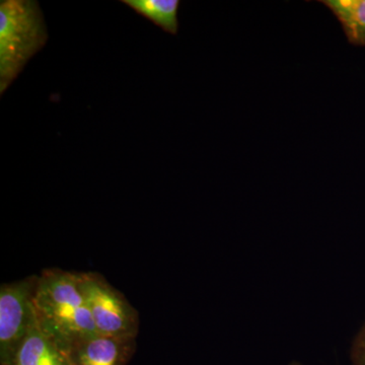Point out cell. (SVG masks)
Returning a JSON list of instances; mask_svg holds the SVG:
<instances>
[{
	"mask_svg": "<svg viewBox=\"0 0 365 365\" xmlns=\"http://www.w3.org/2000/svg\"><path fill=\"white\" fill-rule=\"evenodd\" d=\"M41 330L66 353L76 343L98 335L78 285V273L47 269L34 294Z\"/></svg>",
	"mask_w": 365,
	"mask_h": 365,
	"instance_id": "cell-1",
	"label": "cell"
},
{
	"mask_svg": "<svg viewBox=\"0 0 365 365\" xmlns=\"http://www.w3.org/2000/svg\"><path fill=\"white\" fill-rule=\"evenodd\" d=\"M48 30L39 2H0V93L11 86L26 63L45 47Z\"/></svg>",
	"mask_w": 365,
	"mask_h": 365,
	"instance_id": "cell-2",
	"label": "cell"
},
{
	"mask_svg": "<svg viewBox=\"0 0 365 365\" xmlns=\"http://www.w3.org/2000/svg\"><path fill=\"white\" fill-rule=\"evenodd\" d=\"M78 279L98 335L137 337L138 312L119 290L98 273H78Z\"/></svg>",
	"mask_w": 365,
	"mask_h": 365,
	"instance_id": "cell-3",
	"label": "cell"
},
{
	"mask_svg": "<svg viewBox=\"0 0 365 365\" xmlns=\"http://www.w3.org/2000/svg\"><path fill=\"white\" fill-rule=\"evenodd\" d=\"M38 276L0 287V365H14L26 336L37 323L34 294Z\"/></svg>",
	"mask_w": 365,
	"mask_h": 365,
	"instance_id": "cell-4",
	"label": "cell"
},
{
	"mask_svg": "<svg viewBox=\"0 0 365 365\" xmlns=\"http://www.w3.org/2000/svg\"><path fill=\"white\" fill-rule=\"evenodd\" d=\"M136 350V338L97 335L76 343L67 353L71 365H127Z\"/></svg>",
	"mask_w": 365,
	"mask_h": 365,
	"instance_id": "cell-5",
	"label": "cell"
},
{
	"mask_svg": "<svg viewBox=\"0 0 365 365\" xmlns=\"http://www.w3.org/2000/svg\"><path fill=\"white\" fill-rule=\"evenodd\" d=\"M14 365H71V362L68 354L36 323L21 345Z\"/></svg>",
	"mask_w": 365,
	"mask_h": 365,
	"instance_id": "cell-6",
	"label": "cell"
},
{
	"mask_svg": "<svg viewBox=\"0 0 365 365\" xmlns=\"http://www.w3.org/2000/svg\"><path fill=\"white\" fill-rule=\"evenodd\" d=\"M340 21L349 43L365 46V0H324Z\"/></svg>",
	"mask_w": 365,
	"mask_h": 365,
	"instance_id": "cell-7",
	"label": "cell"
},
{
	"mask_svg": "<svg viewBox=\"0 0 365 365\" xmlns=\"http://www.w3.org/2000/svg\"><path fill=\"white\" fill-rule=\"evenodd\" d=\"M121 2L160 26L165 32L177 35L179 30V0H122Z\"/></svg>",
	"mask_w": 365,
	"mask_h": 365,
	"instance_id": "cell-8",
	"label": "cell"
},
{
	"mask_svg": "<svg viewBox=\"0 0 365 365\" xmlns=\"http://www.w3.org/2000/svg\"><path fill=\"white\" fill-rule=\"evenodd\" d=\"M350 359L352 365H365V322L353 340Z\"/></svg>",
	"mask_w": 365,
	"mask_h": 365,
	"instance_id": "cell-9",
	"label": "cell"
},
{
	"mask_svg": "<svg viewBox=\"0 0 365 365\" xmlns=\"http://www.w3.org/2000/svg\"><path fill=\"white\" fill-rule=\"evenodd\" d=\"M287 365H304V364H300V362L294 361V362H290V364H288Z\"/></svg>",
	"mask_w": 365,
	"mask_h": 365,
	"instance_id": "cell-10",
	"label": "cell"
}]
</instances>
